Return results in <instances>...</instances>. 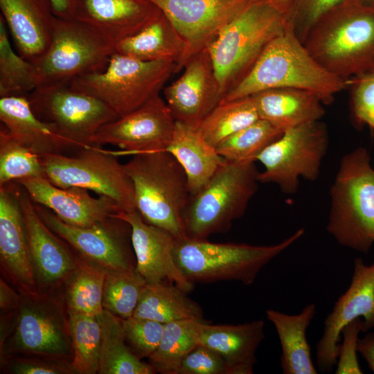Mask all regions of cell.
I'll return each mask as SVG.
<instances>
[{
  "instance_id": "e0dca14e",
  "label": "cell",
  "mask_w": 374,
  "mask_h": 374,
  "mask_svg": "<svg viewBox=\"0 0 374 374\" xmlns=\"http://www.w3.org/2000/svg\"><path fill=\"white\" fill-rule=\"evenodd\" d=\"M176 125L166 101L160 95L136 110L101 127L92 138L93 145H111L118 153L136 154L166 150Z\"/></svg>"
},
{
  "instance_id": "8d00e7d4",
  "label": "cell",
  "mask_w": 374,
  "mask_h": 374,
  "mask_svg": "<svg viewBox=\"0 0 374 374\" xmlns=\"http://www.w3.org/2000/svg\"><path fill=\"white\" fill-rule=\"evenodd\" d=\"M75 373L94 374L99 371L101 327L98 317L68 312Z\"/></svg>"
},
{
  "instance_id": "f907efd6",
  "label": "cell",
  "mask_w": 374,
  "mask_h": 374,
  "mask_svg": "<svg viewBox=\"0 0 374 374\" xmlns=\"http://www.w3.org/2000/svg\"><path fill=\"white\" fill-rule=\"evenodd\" d=\"M294 0H267V1L285 18L287 15Z\"/></svg>"
},
{
  "instance_id": "d6a6232c",
  "label": "cell",
  "mask_w": 374,
  "mask_h": 374,
  "mask_svg": "<svg viewBox=\"0 0 374 374\" xmlns=\"http://www.w3.org/2000/svg\"><path fill=\"white\" fill-rule=\"evenodd\" d=\"M107 270L79 255L78 265L66 282L67 312L98 317Z\"/></svg>"
},
{
  "instance_id": "9c48e42d",
  "label": "cell",
  "mask_w": 374,
  "mask_h": 374,
  "mask_svg": "<svg viewBox=\"0 0 374 374\" xmlns=\"http://www.w3.org/2000/svg\"><path fill=\"white\" fill-rule=\"evenodd\" d=\"M116 44L75 19L56 18L51 44L33 64L37 87L69 84L103 70Z\"/></svg>"
},
{
  "instance_id": "5b68a950",
  "label": "cell",
  "mask_w": 374,
  "mask_h": 374,
  "mask_svg": "<svg viewBox=\"0 0 374 374\" xmlns=\"http://www.w3.org/2000/svg\"><path fill=\"white\" fill-rule=\"evenodd\" d=\"M305 233L301 228L283 241L271 245L218 243L188 238L176 240V265L191 283L236 280L254 283L260 271Z\"/></svg>"
},
{
  "instance_id": "5bb4252c",
  "label": "cell",
  "mask_w": 374,
  "mask_h": 374,
  "mask_svg": "<svg viewBox=\"0 0 374 374\" xmlns=\"http://www.w3.org/2000/svg\"><path fill=\"white\" fill-rule=\"evenodd\" d=\"M35 206L48 227L81 257L107 271L135 269L132 229L125 220L114 215L93 226L78 227L64 222L42 205Z\"/></svg>"
},
{
  "instance_id": "ffe728a7",
  "label": "cell",
  "mask_w": 374,
  "mask_h": 374,
  "mask_svg": "<svg viewBox=\"0 0 374 374\" xmlns=\"http://www.w3.org/2000/svg\"><path fill=\"white\" fill-rule=\"evenodd\" d=\"M18 185V197L38 290L52 289L66 283L77 267L79 256H75L71 246L43 222L29 195Z\"/></svg>"
},
{
  "instance_id": "f1b7e54d",
  "label": "cell",
  "mask_w": 374,
  "mask_h": 374,
  "mask_svg": "<svg viewBox=\"0 0 374 374\" xmlns=\"http://www.w3.org/2000/svg\"><path fill=\"white\" fill-rule=\"evenodd\" d=\"M166 151L182 166L190 195L205 186L226 161L216 148L204 139L198 128L177 121Z\"/></svg>"
},
{
  "instance_id": "c3c4849f",
  "label": "cell",
  "mask_w": 374,
  "mask_h": 374,
  "mask_svg": "<svg viewBox=\"0 0 374 374\" xmlns=\"http://www.w3.org/2000/svg\"><path fill=\"white\" fill-rule=\"evenodd\" d=\"M358 353L366 362L369 369L374 373V332H367L358 341Z\"/></svg>"
},
{
  "instance_id": "f35d334b",
  "label": "cell",
  "mask_w": 374,
  "mask_h": 374,
  "mask_svg": "<svg viewBox=\"0 0 374 374\" xmlns=\"http://www.w3.org/2000/svg\"><path fill=\"white\" fill-rule=\"evenodd\" d=\"M46 175L40 156L15 139L3 125L0 129V186Z\"/></svg>"
},
{
  "instance_id": "ac0fdd59",
  "label": "cell",
  "mask_w": 374,
  "mask_h": 374,
  "mask_svg": "<svg viewBox=\"0 0 374 374\" xmlns=\"http://www.w3.org/2000/svg\"><path fill=\"white\" fill-rule=\"evenodd\" d=\"M183 69L163 89L165 101L177 122L198 128L224 96L207 48L192 57Z\"/></svg>"
},
{
  "instance_id": "83f0119b",
  "label": "cell",
  "mask_w": 374,
  "mask_h": 374,
  "mask_svg": "<svg viewBox=\"0 0 374 374\" xmlns=\"http://www.w3.org/2000/svg\"><path fill=\"white\" fill-rule=\"evenodd\" d=\"M317 313L309 303L296 314L268 309L265 314L274 326L281 347L280 365L284 374H317L306 332Z\"/></svg>"
},
{
  "instance_id": "44dd1931",
  "label": "cell",
  "mask_w": 374,
  "mask_h": 374,
  "mask_svg": "<svg viewBox=\"0 0 374 374\" xmlns=\"http://www.w3.org/2000/svg\"><path fill=\"white\" fill-rule=\"evenodd\" d=\"M131 226L135 270L147 283L168 281L188 292L194 287L176 265V238L168 231L146 222L136 210L116 215Z\"/></svg>"
},
{
  "instance_id": "836d02e7",
  "label": "cell",
  "mask_w": 374,
  "mask_h": 374,
  "mask_svg": "<svg viewBox=\"0 0 374 374\" xmlns=\"http://www.w3.org/2000/svg\"><path fill=\"white\" fill-rule=\"evenodd\" d=\"M202 321L186 319L164 324L159 344L148 357L156 372L176 374L181 361L198 346Z\"/></svg>"
},
{
  "instance_id": "277c9868",
  "label": "cell",
  "mask_w": 374,
  "mask_h": 374,
  "mask_svg": "<svg viewBox=\"0 0 374 374\" xmlns=\"http://www.w3.org/2000/svg\"><path fill=\"white\" fill-rule=\"evenodd\" d=\"M124 168L132 181L136 211L176 238H186L183 213L190 193L186 175L166 150L139 153Z\"/></svg>"
},
{
  "instance_id": "603a6c76",
  "label": "cell",
  "mask_w": 374,
  "mask_h": 374,
  "mask_svg": "<svg viewBox=\"0 0 374 374\" xmlns=\"http://www.w3.org/2000/svg\"><path fill=\"white\" fill-rule=\"evenodd\" d=\"M161 14L150 0H76L74 19L116 45Z\"/></svg>"
},
{
  "instance_id": "ee69618b",
  "label": "cell",
  "mask_w": 374,
  "mask_h": 374,
  "mask_svg": "<svg viewBox=\"0 0 374 374\" xmlns=\"http://www.w3.org/2000/svg\"><path fill=\"white\" fill-rule=\"evenodd\" d=\"M360 332H364L362 318L355 319L342 328L336 364V374L363 373L357 355Z\"/></svg>"
},
{
  "instance_id": "ba28073f",
  "label": "cell",
  "mask_w": 374,
  "mask_h": 374,
  "mask_svg": "<svg viewBox=\"0 0 374 374\" xmlns=\"http://www.w3.org/2000/svg\"><path fill=\"white\" fill-rule=\"evenodd\" d=\"M175 68L171 62L141 61L115 52L103 70L70 84L102 100L120 117L159 96Z\"/></svg>"
},
{
  "instance_id": "7dc6e473",
  "label": "cell",
  "mask_w": 374,
  "mask_h": 374,
  "mask_svg": "<svg viewBox=\"0 0 374 374\" xmlns=\"http://www.w3.org/2000/svg\"><path fill=\"white\" fill-rule=\"evenodd\" d=\"M22 295L17 293L2 278L0 279V308L1 312L17 310L21 305Z\"/></svg>"
},
{
  "instance_id": "d590c367",
  "label": "cell",
  "mask_w": 374,
  "mask_h": 374,
  "mask_svg": "<svg viewBox=\"0 0 374 374\" xmlns=\"http://www.w3.org/2000/svg\"><path fill=\"white\" fill-rule=\"evenodd\" d=\"M0 15V98L28 96L37 87L35 64L15 52Z\"/></svg>"
},
{
  "instance_id": "f546056e",
  "label": "cell",
  "mask_w": 374,
  "mask_h": 374,
  "mask_svg": "<svg viewBox=\"0 0 374 374\" xmlns=\"http://www.w3.org/2000/svg\"><path fill=\"white\" fill-rule=\"evenodd\" d=\"M116 52L141 61L171 62L177 66L184 57L185 43L161 12L141 30L116 44Z\"/></svg>"
},
{
  "instance_id": "74e56055",
  "label": "cell",
  "mask_w": 374,
  "mask_h": 374,
  "mask_svg": "<svg viewBox=\"0 0 374 374\" xmlns=\"http://www.w3.org/2000/svg\"><path fill=\"white\" fill-rule=\"evenodd\" d=\"M283 132L268 121L258 118L229 136L216 149L227 161H256L257 157Z\"/></svg>"
},
{
  "instance_id": "52a82bcc",
  "label": "cell",
  "mask_w": 374,
  "mask_h": 374,
  "mask_svg": "<svg viewBox=\"0 0 374 374\" xmlns=\"http://www.w3.org/2000/svg\"><path fill=\"white\" fill-rule=\"evenodd\" d=\"M285 17L267 0L252 2L207 49L224 96L251 70L267 44L285 29Z\"/></svg>"
},
{
  "instance_id": "7402d4cb",
  "label": "cell",
  "mask_w": 374,
  "mask_h": 374,
  "mask_svg": "<svg viewBox=\"0 0 374 374\" xmlns=\"http://www.w3.org/2000/svg\"><path fill=\"white\" fill-rule=\"evenodd\" d=\"M36 204L42 205L64 222L78 227L93 226L123 211L111 198L91 196L88 190L60 188L44 177H32L15 181Z\"/></svg>"
},
{
  "instance_id": "8fae6325",
  "label": "cell",
  "mask_w": 374,
  "mask_h": 374,
  "mask_svg": "<svg viewBox=\"0 0 374 374\" xmlns=\"http://www.w3.org/2000/svg\"><path fill=\"white\" fill-rule=\"evenodd\" d=\"M329 145L327 126L320 121L285 130L256 158L264 166L261 183H273L287 195L295 194L299 178L317 179Z\"/></svg>"
},
{
  "instance_id": "30bf717a",
  "label": "cell",
  "mask_w": 374,
  "mask_h": 374,
  "mask_svg": "<svg viewBox=\"0 0 374 374\" xmlns=\"http://www.w3.org/2000/svg\"><path fill=\"white\" fill-rule=\"evenodd\" d=\"M100 147L40 157L46 178L60 188L78 187L109 197L123 211L136 210L133 183L123 164L112 151Z\"/></svg>"
},
{
  "instance_id": "cb8c5ba5",
  "label": "cell",
  "mask_w": 374,
  "mask_h": 374,
  "mask_svg": "<svg viewBox=\"0 0 374 374\" xmlns=\"http://www.w3.org/2000/svg\"><path fill=\"white\" fill-rule=\"evenodd\" d=\"M17 52L34 63L49 47L57 17L48 0H0Z\"/></svg>"
},
{
  "instance_id": "9a60e30c",
  "label": "cell",
  "mask_w": 374,
  "mask_h": 374,
  "mask_svg": "<svg viewBox=\"0 0 374 374\" xmlns=\"http://www.w3.org/2000/svg\"><path fill=\"white\" fill-rule=\"evenodd\" d=\"M170 20L185 43L175 73L206 48L222 29L258 0H150Z\"/></svg>"
},
{
  "instance_id": "1f68e13d",
  "label": "cell",
  "mask_w": 374,
  "mask_h": 374,
  "mask_svg": "<svg viewBox=\"0 0 374 374\" xmlns=\"http://www.w3.org/2000/svg\"><path fill=\"white\" fill-rule=\"evenodd\" d=\"M101 327L100 374H152L150 364L141 360L127 345L122 319L104 310L98 317Z\"/></svg>"
},
{
  "instance_id": "f6af8a7d",
  "label": "cell",
  "mask_w": 374,
  "mask_h": 374,
  "mask_svg": "<svg viewBox=\"0 0 374 374\" xmlns=\"http://www.w3.org/2000/svg\"><path fill=\"white\" fill-rule=\"evenodd\" d=\"M176 374H231V372L220 354L198 345L181 361Z\"/></svg>"
},
{
  "instance_id": "ab89813d",
  "label": "cell",
  "mask_w": 374,
  "mask_h": 374,
  "mask_svg": "<svg viewBox=\"0 0 374 374\" xmlns=\"http://www.w3.org/2000/svg\"><path fill=\"white\" fill-rule=\"evenodd\" d=\"M146 283L135 269L107 271L103 294V309L121 319L132 317Z\"/></svg>"
},
{
  "instance_id": "d4e9b609",
  "label": "cell",
  "mask_w": 374,
  "mask_h": 374,
  "mask_svg": "<svg viewBox=\"0 0 374 374\" xmlns=\"http://www.w3.org/2000/svg\"><path fill=\"white\" fill-rule=\"evenodd\" d=\"M0 120L10 134L39 156L64 154L81 148L53 123L33 111L26 96L0 98Z\"/></svg>"
},
{
  "instance_id": "8992f818",
  "label": "cell",
  "mask_w": 374,
  "mask_h": 374,
  "mask_svg": "<svg viewBox=\"0 0 374 374\" xmlns=\"http://www.w3.org/2000/svg\"><path fill=\"white\" fill-rule=\"evenodd\" d=\"M255 161L226 160L196 194L190 195L183 213L186 238L205 240L226 232L244 214L258 190Z\"/></svg>"
},
{
  "instance_id": "6da1fadb",
  "label": "cell",
  "mask_w": 374,
  "mask_h": 374,
  "mask_svg": "<svg viewBox=\"0 0 374 374\" xmlns=\"http://www.w3.org/2000/svg\"><path fill=\"white\" fill-rule=\"evenodd\" d=\"M347 87V80L322 66L286 24L285 30L267 44L249 73L222 102L269 89L295 88L317 93L328 105Z\"/></svg>"
},
{
  "instance_id": "3957f363",
  "label": "cell",
  "mask_w": 374,
  "mask_h": 374,
  "mask_svg": "<svg viewBox=\"0 0 374 374\" xmlns=\"http://www.w3.org/2000/svg\"><path fill=\"white\" fill-rule=\"evenodd\" d=\"M330 195L327 231L340 245L367 253L374 244V169L366 148L343 157Z\"/></svg>"
},
{
  "instance_id": "d6986e66",
  "label": "cell",
  "mask_w": 374,
  "mask_h": 374,
  "mask_svg": "<svg viewBox=\"0 0 374 374\" xmlns=\"http://www.w3.org/2000/svg\"><path fill=\"white\" fill-rule=\"evenodd\" d=\"M18 188L15 181L0 186L1 269L21 295L36 297L41 293L32 263Z\"/></svg>"
},
{
  "instance_id": "816d5d0a",
  "label": "cell",
  "mask_w": 374,
  "mask_h": 374,
  "mask_svg": "<svg viewBox=\"0 0 374 374\" xmlns=\"http://www.w3.org/2000/svg\"><path fill=\"white\" fill-rule=\"evenodd\" d=\"M374 5V0H361Z\"/></svg>"
},
{
  "instance_id": "4dcf8cb0",
  "label": "cell",
  "mask_w": 374,
  "mask_h": 374,
  "mask_svg": "<svg viewBox=\"0 0 374 374\" xmlns=\"http://www.w3.org/2000/svg\"><path fill=\"white\" fill-rule=\"evenodd\" d=\"M186 293L168 281L146 283L133 316L163 324L186 319L204 321L202 308Z\"/></svg>"
},
{
  "instance_id": "7bdbcfd3",
  "label": "cell",
  "mask_w": 374,
  "mask_h": 374,
  "mask_svg": "<svg viewBox=\"0 0 374 374\" xmlns=\"http://www.w3.org/2000/svg\"><path fill=\"white\" fill-rule=\"evenodd\" d=\"M345 0H294L285 17L286 24L304 43L312 27Z\"/></svg>"
},
{
  "instance_id": "bcb514c9",
  "label": "cell",
  "mask_w": 374,
  "mask_h": 374,
  "mask_svg": "<svg viewBox=\"0 0 374 374\" xmlns=\"http://www.w3.org/2000/svg\"><path fill=\"white\" fill-rule=\"evenodd\" d=\"M7 367L14 374H69L75 373L71 362L37 357L8 358Z\"/></svg>"
},
{
  "instance_id": "484cf974",
  "label": "cell",
  "mask_w": 374,
  "mask_h": 374,
  "mask_svg": "<svg viewBox=\"0 0 374 374\" xmlns=\"http://www.w3.org/2000/svg\"><path fill=\"white\" fill-rule=\"evenodd\" d=\"M265 337V322L262 319L235 325H211L202 321L198 345L220 354L231 374H252L257 362V349Z\"/></svg>"
},
{
  "instance_id": "7c38bea8",
  "label": "cell",
  "mask_w": 374,
  "mask_h": 374,
  "mask_svg": "<svg viewBox=\"0 0 374 374\" xmlns=\"http://www.w3.org/2000/svg\"><path fill=\"white\" fill-rule=\"evenodd\" d=\"M27 98L38 118L55 125L81 148L92 145L98 130L119 118L104 102L70 83L37 87Z\"/></svg>"
},
{
  "instance_id": "b9f144b4",
  "label": "cell",
  "mask_w": 374,
  "mask_h": 374,
  "mask_svg": "<svg viewBox=\"0 0 374 374\" xmlns=\"http://www.w3.org/2000/svg\"><path fill=\"white\" fill-rule=\"evenodd\" d=\"M126 342L139 357H149L158 347L164 324L145 318L132 316L122 319Z\"/></svg>"
},
{
  "instance_id": "2e32d148",
  "label": "cell",
  "mask_w": 374,
  "mask_h": 374,
  "mask_svg": "<svg viewBox=\"0 0 374 374\" xmlns=\"http://www.w3.org/2000/svg\"><path fill=\"white\" fill-rule=\"evenodd\" d=\"M357 318L362 319L364 332L374 328V263L366 265L361 258L354 260L350 283L323 321V334L316 346V364L321 372L332 371L341 330Z\"/></svg>"
},
{
  "instance_id": "4316f807",
  "label": "cell",
  "mask_w": 374,
  "mask_h": 374,
  "mask_svg": "<svg viewBox=\"0 0 374 374\" xmlns=\"http://www.w3.org/2000/svg\"><path fill=\"white\" fill-rule=\"evenodd\" d=\"M253 98L259 118L285 131L320 121L323 102L315 93L295 88H274L256 93Z\"/></svg>"
},
{
  "instance_id": "7a4b0ae2",
  "label": "cell",
  "mask_w": 374,
  "mask_h": 374,
  "mask_svg": "<svg viewBox=\"0 0 374 374\" xmlns=\"http://www.w3.org/2000/svg\"><path fill=\"white\" fill-rule=\"evenodd\" d=\"M303 44L322 66L346 80L374 71V5L345 0L316 22Z\"/></svg>"
},
{
  "instance_id": "681fc988",
  "label": "cell",
  "mask_w": 374,
  "mask_h": 374,
  "mask_svg": "<svg viewBox=\"0 0 374 374\" xmlns=\"http://www.w3.org/2000/svg\"><path fill=\"white\" fill-rule=\"evenodd\" d=\"M55 15L60 19H73L76 0H48Z\"/></svg>"
},
{
  "instance_id": "4fadbf2b",
  "label": "cell",
  "mask_w": 374,
  "mask_h": 374,
  "mask_svg": "<svg viewBox=\"0 0 374 374\" xmlns=\"http://www.w3.org/2000/svg\"><path fill=\"white\" fill-rule=\"evenodd\" d=\"M58 359L73 357L68 318L60 302L22 295L10 338L1 350Z\"/></svg>"
},
{
  "instance_id": "e575fe53",
  "label": "cell",
  "mask_w": 374,
  "mask_h": 374,
  "mask_svg": "<svg viewBox=\"0 0 374 374\" xmlns=\"http://www.w3.org/2000/svg\"><path fill=\"white\" fill-rule=\"evenodd\" d=\"M259 118L251 96L221 102L198 127L204 139L217 148L235 133Z\"/></svg>"
},
{
  "instance_id": "60d3db41",
  "label": "cell",
  "mask_w": 374,
  "mask_h": 374,
  "mask_svg": "<svg viewBox=\"0 0 374 374\" xmlns=\"http://www.w3.org/2000/svg\"><path fill=\"white\" fill-rule=\"evenodd\" d=\"M350 88V107L354 125L368 126L374 133V71L347 80Z\"/></svg>"
}]
</instances>
